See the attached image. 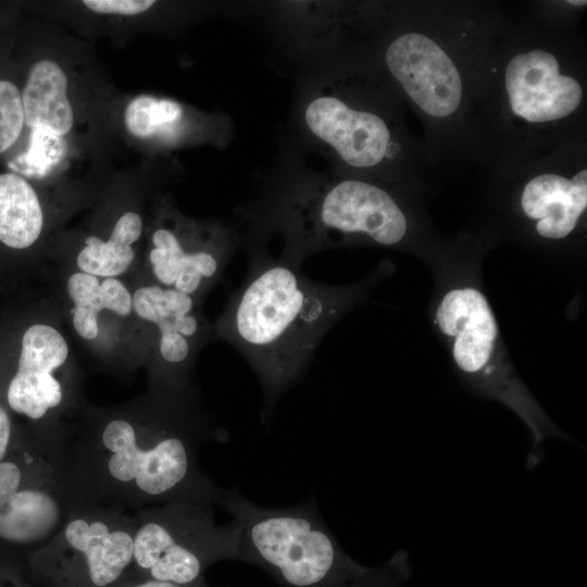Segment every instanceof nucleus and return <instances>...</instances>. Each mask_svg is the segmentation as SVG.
Returning a JSON list of instances; mask_svg holds the SVG:
<instances>
[{
	"instance_id": "obj_1",
	"label": "nucleus",
	"mask_w": 587,
	"mask_h": 587,
	"mask_svg": "<svg viewBox=\"0 0 587 587\" xmlns=\"http://www.w3.org/2000/svg\"><path fill=\"white\" fill-rule=\"evenodd\" d=\"M191 399L151 391L125 405L89 411L68 448L77 482L95 502L126 512L177 500L214 502L198 463L207 426Z\"/></svg>"
},
{
	"instance_id": "obj_2",
	"label": "nucleus",
	"mask_w": 587,
	"mask_h": 587,
	"mask_svg": "<svg viewBox=\"0 0 587 587\" xmlns=\"http://www.w3.org/2000/svg\"><path fill=\"white\" fill-rule=\"evenodd\" d=\"M361 292L314 282L299 267L257 253L214 332L245 357L271 407L302 375L325 334Z\"/></svg>"
},
{
	"instance_id": "obj_3",
	"label": "nucleus",
	"mask_w": 587,
	"mask_h": 587,
	"mask_svg": "<svg viewBox=\"0 0 587 587\" xmlns=\"http://www.w3.org/2000/svg\"><path fill=\"white\" fill-rule=\"evenodd\" d=\"M214 502L241 528L240 558L272 575L280 587H403L409 554L396 552L371 567L354 561L320 517L314 502L264 509L236 490L216 488Z\"/></svg>"
},
{
	"instance_id": "obj_4",
	"label": "nucleus",
	"mask_w": 587,
	"mask_h": 587,
	"mask_svg": "<svg viewBox=\"0 0 587 587\" xmlns=\"http://www.w3.org/2000/svg\"><path fill=\"white\" fill-rule=\"evenodd\" d=\"M88 500L72 465L68 428H20L0 462V558L25 572L28 559Z\"/></svg>"
},
{
	"instance_id": "obj_5",
	"label": "nucleus",
	"mask_w": 587,
	"mask_h": 587,
	"mask_svg": "<svg viewBox=\"0 0 587 587\" xmlns=\"http://www.w3.org/2000/svg\"><path fill=\"white\" fill-rule=\"evenodd\" d=\"M273 216L285 235L278 259L299 268L309 255L349 239L363 237L395 246L408 230L404 213L387 191L355 179L317 184L292 193Z\"/></svg>"
},
{
	"instance_id": "obj_6",
	"label": "nucleus",
	"mask_w": 587,
	"mask_h": 587,
	"mask_svg": "<svg viewBox=\"0 0 587 587\" xmlns=\"http://www.w3.org/2000/svg\"><path fill=\"white\" fill-rule=\"evenodd\" d=\"M212 502L177 500L132 513L133 561L129 573L161 582L191 585L222 560H239L237 521L215 523Z\"/></svg>"
},
{
	"instance_id": "obj_7",
	"label": "nucleus",
	"mask_w": 587,
	"mask_h": 587,
	"mask_svg": "<svg viewBox=\"0 0 587 587\" xmlns=\"http://www.w3.org/2000/svg\"><path fill=\"white\" fill-rule=\"evenodd\" d=\"M435 323L451 344L454 364L478 394L499 400L528 426L534 447L527 467L540 460L538 447L561 432L547 417L512 369L496 355L499 329L485 295L473 287L449 290L440 300Z\"/></svg>"
},
{
	"instance_id": "obj_8",
	"label": "nucleus",
	"mask_w": 587,
	"mask_h": 587,
	"mask_svg": "<svg viewBox=\"0 0 587 587\" xmlns=\"http://www.w3.org/2000/svg\"><path fill=\"white\" fill-rule=\"evenodd\" d=\"M130 512L84 501L25 565L30 587H116L133 561Z\"/></svg>"
},
{
	"instance_id": "obj_9",
	"label": "nucleus",
	"mask_w": 587,
	"mask_h": 587,
	"mask_svg": "<svg viewBox=\"0 0 587 587\" xmlns=\"http://www.w3.org/2000/svg\"><path fill=\"white\" fill-rule=\"evenodd\" d=\"M68 361V342L57 326L38 322L26 328L16 370L0 397L12 415L25 420L18 428L65 425L62 417L77 403Z\"/></svg>"
},
{
	"instance_id": "obj_10",
	"label": "nucleus",
	"mask_w": 587,
	"mask_h": 587,
	"mask_svg": "<svg viewBox=\"0 0 587 587\" xmlns=\"http://www.w3.org/2000/svg\"><path fill=\"white\" fill-rule=\"evenodd\" d=\"M132 296L133 313L150 327L152 391L190 397L193 358L214 330L200 311V300L153 282Z\"/></svg>"
},
{
	"instance_id": "obj_11",
	"label": "nucleus",
	"mask_w": 587,
	"mask_h": 587,
	"mask_svg": "<svg viewBox=\"0 0 587 587\" xmlns=\"http://www.w3.org/2000/svg\"><path fill=\"white\" fill-rule=\"evenodd\" d=\"M179 229L157 228L148 263L152 282L200 300L221 278L233 254L235 239L225 228L211 226L198 236Z\"/></svg>"
},
{
	"instance_id": "obj_12",
	"label": "nucleus",
	"mask_w": 587,
	"mask_h": 587,
	"mask_svg": "<svg viewBox=\"0 0 587 587\" xmlns=\"http://www.w3.org/2000/svg\"><path fill=\"white\" fill-rule=\"evenodd\" d=\"M386 63L409 97L427 114L444 117L459 107L460 74L430 38L416 33L400 36L387 49Z\"/></svg>"
},
{
	"instance_id": "obj_13",
	"label": "nucleus",
	"mask_w": 587,
	"mask_h": 587,
	"mask_svg": "<svg viewBox=\"0 0 587 587\" xmlns=\"http://www.w3.org/2000/svg\"><path fill=\"white\" fill-rule=\"evenodd\" d=\"M309 130L354 167H372L389 157L390 132L378 115L353 109L337 96L322 91L305 107Z\"/></svg>"
},
{
	"instance_id": "obj_14",
	"label": "nucleus",
	"mask_w": 587,
	"mask_h": 587,
	"mask_svg": "<svg viewBox=\"0 0 587 587\" xmlns=\"http://www.w3.org/2000/svg\"><path fill=\"white\" fill-rule=\"evenodd\" d=\"M512 111L529 122L554 121L571 114L582 100V87L561 75L551 53L533 50L514 57L505 71Z\"/></svg>"
},
{
	"instance_id": "obj_15",
	"label": "nucleus",
	"mask_w": 587,
	"mask_h": 587,
	"mask_svg": "<svg viewBox=\"0 0 587 587\" xmlns=\"http://www.w3.org/2000/svg\"><path fill=\"white\" fill-rule=\"evenodd\" d=\"M524 213L536 220L537 233L548 239L570 235L587 207V171L572 179L544 174L529 180L522 192Z\"/></svg>"
},
{
	"instance_id": "obj_16",
	"label": "nucleus",
	"mask_w": 587,
	"mask_h": 587,
	"mask_svg": "<svg viewBox=\"0 0 587 587\" xmlns=\"http://www.w3.org/2000/svg\"><path fill=\"white\" fill-rule=\"evenodd\" d=\"M66 292L74 330L86 341L99 336V314L103 311L122 317L133 313L132 292L117 277H98L76 270L66 279Z\"/></svg>"
},
{
	"instance_id": "obj_17",
	"label": "nucleus",
	"mask_w": 587,
	"mask_h": 587,
	"mask_svg": "<svg viewBox=\"0 0 587 587\" xmlns=\"http://www.w3.org/2000/svg\"><path fill=\"white\" fill-rule=\"evenodd\" d=\"M67 78L60 65L43 59L29 71L22 93L25 124L57 136L67 134L74 122L67 95Z\"/></svg>"
},
{
	"instance_id": "obj_18",
	"label": "nucleus",
	"mask_w": 587,
	"mask_h": 587,
	"mask_svg": "<svg viewBox=\"0 0 587 587\" xmlns=\"http://www.w3.org/2000/svg\"><path fill=\"white\" fill-rule=\"evenodd\" d=\"M43 221L29 183L14 173L0 174V241L13 249L28 248L38 240Z\"/></svg>"
},
{
	"instance_id": "obj_19",
	"label": "nucleus",
	"mask_w": 587,
	"mask_h": 587,
	"mask_svg": "<svg viewBox=\"0 0 587 587\" xmlns=\"http://www.w3.org/2000/svg\"><path fill=\"white\" fill-rule=\"evenodd\" d=\"M142 218L125 212L115 222L108 239L89 236L76 257L77 271L98 277H120L132 266L136 252L133 245L142 234Z\"/></svg>"
},
{
	"instance_id": "obj_20",
	"label": "nucleus",
	"mask_w": 587,
	"mask_h": 587,
	"mask_svg": "<svg viewBox=\"0 0 587 587\" xmlns=\"http://www.w3.org/2000/svg\"><path fill=\"white\" fill-rule=\"evenodd\" d=\"M183 116L182 105L170 99L139 96L125 110V125L130 134L148 138L162 132H170Z\"/></svg>"
},
{
	"instance_id": "obj_21",
	"label": "nucleus",
	"mask_w": 587,
	"mask_h": 587,
	"mask_svg": "<svg viewBox=\"0 0 587 587\" xmlns=\"http://www.w3.org/2000/svg\"><path fill=\"white\" fill-rule=\"evenodd\" d=\"M63 151L60 136L42 128H34L27 152L11 166L25 174H42L59 160Z\"/></svg>"
},
{
	"instance_id": "obj_22",
	"label": "nucleus",
	"mask_w": 587,
	"mask_h": 587,
	"mask_svg": "<svg viewBox=\"0 0 587 587\" xmlns=\"http://www.w3.org/2000/svg\"><path fill=\"white\" fill-rule=\"evenodd\" d=\"M24 123L20 90L9 80H0V153L17 140Z\"/></svg>"
},
{
	"instance_id": "obj_23",
	"label": "nucleus",
	"mask_w": 587,
	"mask_h": 587,
	"mask_svg": "<svg viewBox=\"0 0 587 587\" xmlns=\"http://www.w3.org/2000/svg\"><path fill=\"white\" fill-rule=\"evenodd\" d=\"M83 3L91 11L102 14L135 15L149 10L152 0H85Z\"/></svg>"
},
{
	"instance_id": "obj_24",
	"label": "nucleus",
	"mask_w": 587,
	"mask_h": 587,
	"mask_svg": "<svg viewBox=\"0 0 587 587\" xmlns=\"http://www.w3.org/2000/svg\"><path fill=\"white\" fill-rule=\"evenodd\" d=\"M18 437L20 428L13 420V415L0 401V462L10 454Z\"/></svg>"
},
{
	"instance_id": "obj_25",
	"label": "nucleus",
	"mask_w": 587,
	"mask_h": 587,
	"mask_svg": "<svg viewBox=\"0 0 587 587\" xmlns=\"http://www.w3.org/2000/svg\"><path fill=\"white\" fill-rule=\"evenodd\" d=\"M0 587H30L24 570L0 558Z\"/></svg>"
},
{
	"instance_id": "obj_26",
	"label": "nucleus",
	"mask_w": 587,
	"mask_h": 587,
	"mask_svg": "<svg viewBox=\"0 0 587 587\" xmlns=\"http://www.w3.org/2000/svg\"><path fill=\"white\" fill-rule=\"evenodd\" d=\"M116 587H208L203 582L191 584V585H182L170 582H161L150 578H143L136 576L129 572L124 576V578L118 583Z\"/></svg>"
},
{
	"instance_id": "obj_27",
	"label": "nucleus",
	"mask_w": 587,
	"mask_h": 587,
	"mask_svg": "<svg viewBox=\"0 0 587 587\" xmlns=\"http://www.w3.org/2000/svg\"><path fill=\"white\" fill-rule=\"evenodd\" d=\"M569 3L571 4H574V5H585L586 4V1H583V0H572V1H567Z\"/></svg>"
}]
</instances>
